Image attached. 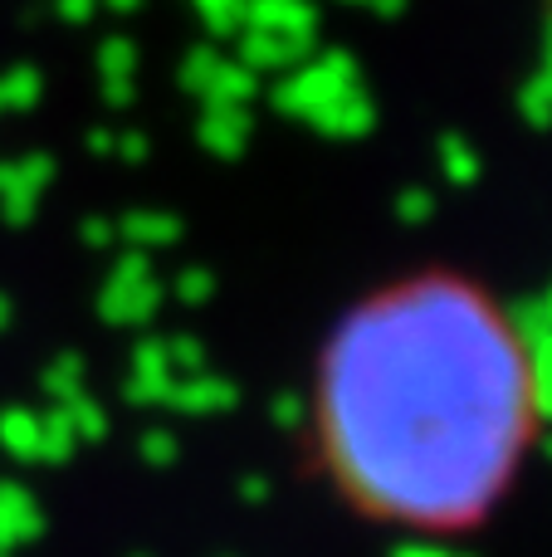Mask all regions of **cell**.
Returning <instances> with one entry per match:
<instances>
[{
  "mask_svg": "<svg viewBox=\"0 0 552 557\" xmlns=\"http://www.w3.org/2000/svg\"><path fill=\"white\" fill-rule=\"evenodd\" d=\"M548 421L524 318L450 264L352 298L313 362L309 431L333 490L416 533L485 523Z\"/></svg>",
  "mask_w": 552,
  "mask_h": 557,
  "instance_id": "6da1fadb",
  "label": "cell"
},
{
  "mask_svg": "<svg viewBox=\"0 0 552 557\" xmlns=\"http://www.w3.org/2000/svg\"><path fill=\"white\" fill-rule=\"evenodd\" d=\"M45 176H49V162H39V157H25V162H15V166H10V162L0 166V206H5V221L10 225L29 221Z\"/></svg>",
  "mask_w": 552,
  "mask_h": 557,
  "instance_id": "7a4b0ae2",
  "label": "cell"
},
{
  "mask_svg": "<svg viewBox=\"0 0 552 557\" xmlns=\"http://www.w3.org/2000/svg\"><path fill=\"white\" fill-rule=\"evenodd\" d=\"M0 435H5L10 445H20V450H35V416L10 411L5 421H0Z\"/></svg>",
  "mask_w": 552,
  "mask_h": 557,
  "instance_id": "3957f363",
  "label": "cell"
},
{
  "mask_svg": "<svg viewBox=\"0 0 552 557\" xmlns=\"http://www.w3.org/2000/svg\"><path fill=\"white\" fill-rule=\"evenodd\" d=\"M45 386L49 392H59V396H74L78 392V362L74 357H59V362L45 372Z\"/></svg>",
  "mask_w": 552,
  "mask_h": 557,
  "instance_id": "277c9868",
  "label": "cell"
},
{
  "mask_svg": "<svg viewBox=\"0 0 552 557\" xmlns=\"http://www.w3.org/2000/svg\"><path fill=\"white\" fill-rule=\"evenodd\" d=\"M391 557H465V553L446 548V543H430V539H411V543H401Z\"/></svg>",
  "mask_w": 552,
  "mask_h": 557,
  "instance_id": "5b68a950",
  "label": "cell"
},
{
  "mask_svg": "<svg viewBox=\"0 0 552 557\" xmlns=\"http://www.w3.org/2000/svg\"><path fill=\"white\" fill-rule=\"evenodd\" d=\"M147 455H152V465H166L176 455V445L166 441V435H152V441H147Z\"/></svg>",
  "mask_w": 552,
  "mask_h": 557,
  "instance_id": "8992f818",
  "label": "cell"
},
{
  "mask_svg": "<svg viewBox=\"0 0 552 557\" xmlns=\"http://www.w3.org/2000/svg\"><path fill=\"white\" fill-rule=\"evenodd\" d=\"M10 323V304H5V298H0V327H5Z\"/></svg>",
  "mask_w": 552,
  "mask_h": 557,
  "instance_id": "52a82bcc",
  "label": "cell"
}]
</instances>
